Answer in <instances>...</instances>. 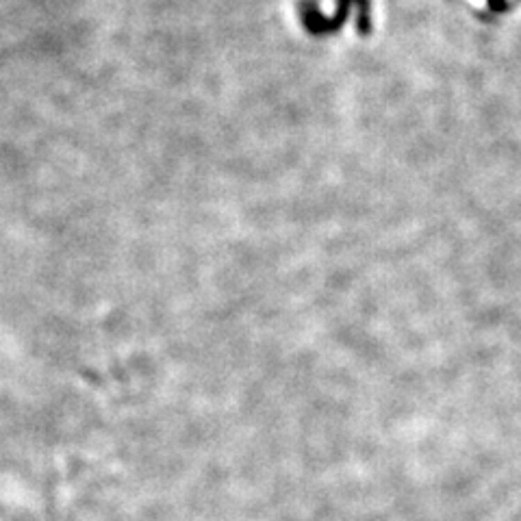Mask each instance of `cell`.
Segmentation results:
<instances>
[{
    "label": "cell",
    "mask_w": 521,
    "mask_h": 521,
    "mask_svg": "<svg viewBox=\"0 0 521 521\" xmlns=\"http://www.w3.org/2000/svg\"><path fill=\"white\" fill-rule=\"evenodd\" d=\"M352 5L358 7V17H356V29L361 35H367L371 31V5L369 0H337V11L332 17H326L319 11L317 0H300L298 11L300 20L311 35H324V33H335L344 26L348 20V13Z\"/></svg>",
    "instance_id": "1"
},
{
    "label": "cell",
    "mask_w": 521,
    "mask_h": 521,
    "mask_svg": "<svg viewBox=\"0 0 521 521\" xmlns=\"http://www.w3.org/2000/svg\"><path fill=\"white\" fill-rule=\"evenodd\" d=\"M489 7H491V11H504L508 5H506V0H489Z\"/></svg>",
    "instance_id": "2"
}]
</instances>
